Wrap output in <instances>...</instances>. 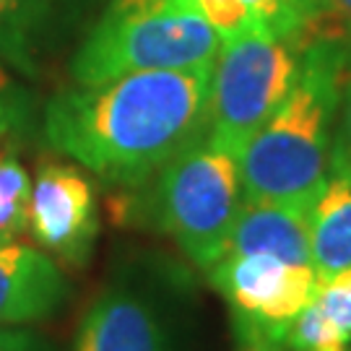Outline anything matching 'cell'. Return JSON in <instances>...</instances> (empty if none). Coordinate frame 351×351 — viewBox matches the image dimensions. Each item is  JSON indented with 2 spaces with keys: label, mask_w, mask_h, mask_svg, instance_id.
<instances>
[{
  "label": "cell",
  "mask_w": 351,
  "mask_h": 351,
  "mask_svg": "<svg viewBox=\"0 0 351 351\" xmlns=\"http://www.w3.org/2000/svg\"><path fill=\"white\" fill-rule=\"evenodd\" d=\"M211 65L73 84L45 107V138L110 185L143 188L208 123Z\"/></svg>",
  "instance_id": "cell-1"
},
{
  "label": "cell",
  "mask_w": 351,
  "mask_h": 351,
  "mask_svg": "<svg viewBox=\"0 0 351 351\" xmlns=\"http://www.w3.org/2000/svg\"><path fill=\"white\" fill-rule=\"evenodd\" d=\"M351 42L315 37L289 97L239 151L245 201L310 206L330 177L333 123Z\"/></svg>",
  "instance_id": "cell-2"
},
{
  "label": "cell",
  "mask_w": 351,
  "mask_h": 351,
  "mask_svg": "<svg viewBox=\"0 0 351 351\" xmlns=\"http://www.w3.org/2000/svg\"><path fill=\"white\" fill-rule=\"evenodd\" d=\"M221 39L185 0H110L78 45L73 84L211 65Z\"/></svg>",
  "instance_id": "cell-3"
},
{
  "label": "cell",
  "mask_w": 351,
  "mask_h": 351,
  "mask_svg": "<svg viewBox=\"0 0 351 351\" xmlns=\"http://www.w3.org/2000/svg\"><path fill=\"white\" fill-rule=\"evenodd\" d=\"M149 213L159 232L182 255L208 271L226 252V242L245 203L239 154L203 133L143 185Z\"/></svg>",
  "instance_id": "cell-4"
},
{
  "label": "cell",
  "mask_w": 351,
  "mask_h": 351,
  "mask_svg": "<svg viewBox=\"0 0 351 351\" xmlns=\"http://www.w3.org/2000/svg\"><path fill=\"white\" fill-rule=\"evenodd\" d=\"M310 42L265 32L224 42L211 68L206 136L237 154L245 149L294 88Z\"/></svg>",
  "instance_id": "cell-5"
},
{
  "label": "cell",
  "mask_w": 351,
  "mask_h": 351,
  "mask_svg": "<svg viewBox=\"0 0 351 351\" xmlns=\"http://www.w3.org/2000/svg\"><path fill=\"white\" fill-rule=\"evenodd\" d=\"M224 297L237 341L281 343L294 317L317 300L320 276L313 265L261 252H224L206 271Z\"/></svg>",
  "instance_id": "cell-6"
},
{
  "label": "cell",
  "mask_w": 351,
  "mask_h": 351,
  "mask_svg": "<svg viewBox=\"0 0 351 351\" xmlns=\"http://www.w3.org/2000/svg\"><path fill=\"white\" fill-rule=\"evenodd\" d=\"M26 232L60 263H88L99 237L97 190L78 164L47 162L32 180Z\"/></svg>",
  "instance_id": "cell-7"
},
{
  "label": "cell",
  "mask_w": 351,
  "mask_h": 351,
  "mask_svg": "<svg viewBox=\"0 0 351 351\" xmlns=\"http://www.w3.org/2000/svg\"><path fill=\"white\" fill-rule=\"evenodd\" d=\"M71 351H175L156 304L138 289L114 284L86 307Z\"/></svg>",
  "instance_id": "cell-8"
},
{
  "label": "cell",
  "mask_w": 351,
  "mask_h": 351,
  "mask_svg": "<svg viewBox=\"0 0 351 351\" xmlns=\"http://www.w3.org/2000/svg\"><path fill=\"white\" fill-rule=\"evenodd\" d=\"M68 300V278L55 258L19 242L0 245V326L47 320Z\"/></svg>",
  "instance_id": "cell-9"
},
{
  "label": "cell",
  "mask_w": 351,
  "mask_h": 351,
  "mask_svg": "<svg viewBox=\"0 0 351 351\" xmlns=\"http://www.w3.org/2000/svg\"><path fill=\"white\" fill-rule=\"evenodd\" d=\"M226 252H261L289 263L313 265L310 206L245 201L232 226Z\"/></svg>",
  "instance_id": "cell-10"
},
{
  "label": "cell",
  "mask_w": 351,
  "mask_h": 351,
  "mask_svg": "<svg viewBox=\"0 0 351 351\" xmlns=\"http://www.w3.org/2000/svg\"><path fill=\"white\" fill-rule=\"evenodd\" d=\"M310 258L320 281L351 268V180L330 175L310 203Z\"/></svg>",
  "instance_id": "cell-11"
},
{
  "label": "cell",
  "mask_w": 351,
  "mask_h": 351,
  "mask_svg": "<svg viewBox=\"0 0 351 351\" xmlns=\"http://www.w3.org/2000/svg\"><path fill=\"white\" fill-rule=\"evenodd\" d=\"M60 0H0V60L19 73L34 75L42 39Z\"/></svg>",
  "instance_id": "cell-12"
},
{
  "label": "cell",
  "mask_w": 351,
  "mask_h": 351,
  "mask_svg": "<svg viewBox=\"0 0 351 351\" xmlns=\"http://www.w3.org/2000/svg\"><path fill=\"white\" fill-rule=\"evenodd\" d=\"M245 5L276 37H328L320 0H245Z\"/></svg>",
  "instance_id": "cell-13"
},
{
  "label": "cell",
  "mask_w": 351,
  "mask_h": 351,
  "mask_svg": "<svg viewBox=\"0 0 351 351\" xmlns=\"http://www.w3.org/2000/svg\"><path fill=\"white\" fill-rule=\"evenodd\" d=\"M32 177L19 156L0 149V245H11L26 234Z\"/></svg>",
  "instance_id": "cell-14"
},
{
  "label": "cell",
  "mask_w": 351,
  "mask_h": 351,
  "mask_svg": "<svg viewBox=\"0 0 351 351\" xmlns=\"http://www.w3.org/2000/svg\"><path fill=\"white\" fill-rule=\"evenodd\" d=\"M351 341L330 323L317 300L304 307L289 326L284 349L287 351H346Z\"/></svg>",
  "instance_id": "cell-15"
},
{
  "label": "cell",
  "mask_w": 351,
  "mask_h": 351,
  "mask_svg": "<svg viewBox=\"0 0 351 351\" xmlns=\"http://www.w3.org/2000/svg\"><path fill=\"white\" fill-rule=\"evenodd\" d=\"M185 3L216 32L221 45L252 32H263V26L258 24L245 0H185Z\"/></svg>",
  "instance_id": "cell-16"
},
{
  "label": "cell",
  "mask_w": 351,
  "mask_h": 351,
  "mask_svg": "<svg viewBox=\"0 0 351 351\" xmlns=\"http://www.w3.org/2000/svg\"><path fill=\"white\" fill-rule=\"evenodd\" d=\"M330 175L351 180V52L341 71L336 123H333V149H330Z\"/></svg>",
  "instance_id": "cell-17"
},
{
  "label": "cell",
  "mask_w": 351,
  "mask_h": 351,
  "mask_svg": "<svg viewBox=\"0 0 351 351\" xmlns=\"http://www.w3.org/2000/svg\"><path fill=\"white\" fill-rule=\"evenodd\" d=\"M32 123V97L0 65V146L24 133Z\"/></svg>",
  "instance_id": "cell-18"
},
{
  "label": "cell",
  "mask_w": 351,
  "mask_h": 351,
  "mask_svg": "<svg viewBox=\"0 0 351 351\" xmlns=\"http://www.w3.org/2000/svg\"><path fill=\"white\" fill-rule=\"evenodd\" d=\"M317 304L330 317V323L351 341V268L320 281Z\"/></svg>",
  "instance_id": "cell-19"
},
{
  "label": "cell",
  "mask_w": 351,
  "mask_h": 351,
  "mask_svg": "<svg viewBox=\"0 0 351 351\" xmlns=\"http://www.w3.org/2000/svg\"><path fill=\"white\" fill-rule=\"evenodd\" d=\"M328 37L351 42V0H320Z\"/></svg>",
  "instance_id": "cell-20"
},
{
  "label": "cell",
  "mask_w": 351,
  "mask_h": 351,
  "mask_svg": "<svg viewBox=\"0 0 351 351\" xmlns=\"http://www.w3.org/2000/svg\"><path fill=\"white\" fill-rule=\"evenodd\" d=\"M0 351H47L37 333L19 326H0Z\"/></svg>",
  "instance_id": "cell-21"
},
{
  "label": "cell",
  "mask_w": 351,
  "mask_h": 351,
  "mask_svg": "<svg viewBox=\"0 0 351 351\" xmlns=\"http://www.w3.org/2000/svg\"><path fill=\"white\" fill-rule=\"evenodd\" d=\"M237 351H287L281 343H265V341H239Z\"/></svg>",
  "instance_id": "cell-22"
},
{
  "label": "cell",
  "mask_w": 351,
  "mask_h": 351,
  "mask_svg": "<svg viewBox=\"0 0 351 351\" xmlns=\"http://www.w3.org/2000/svg\"><path fill=\"white\" fill-rule=\"evenodd\" d=\"M346 351H351V343H349V349H346Z\"/></svg>",
  "instance_id": "cell-23"
}]
</instances>
